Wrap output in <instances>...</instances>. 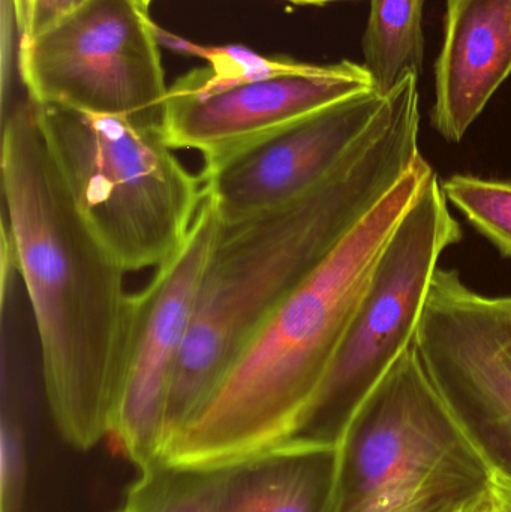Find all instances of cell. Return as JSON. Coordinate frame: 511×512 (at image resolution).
Listing matches in <instances>:
<instances>
[{
    "label": "cell",
    "mask_w": 511,
    "mask_h": 512,
    "mask_svg": "<svg viewBox=\"0 0 511 512\" xmlns=\"http://www.w3.org/2000/svg\"><path fill=\"white\" fill-rule=\"evenodd\" d=\"M89 0H30L29 21L20 38H36L77 12Z\"/></svg>",
    "instance_id": "19"
},
{
    "label": "cell",
    "mask_w": 511,
    "mask_h": 512,
    "mask_svg": "<svg viewBox=\"0 0 511 512\" xmlns=\"http://www.w3.org/2000/svg\"><path fill=\"white\" fill-rule=\"evenodd\" d=\"M335 447L294 439L230 468L218 512H326Z\"/></svg>",
    "instance_id": "13"
},
{
    "label": "cell",
    "mask_w": 511,
    "mask_h": 512,
    "mask_svg": "<svg viewBox=\"0 0 511 512\" xmlns=\"http://www.w3.org/2000/svg\"><path fill=\"white\" fill-rule=\"evenodd\" d=\"M434 168L423 156L255 334L162 462L236 468L299 438L378 261Z\"/></svg>",
    "instance_id": "3"
},
{
    "label": "cell",
    "mask_w": 511,
    "mask_h": 512,
    "mask_svg": "<svg viewBox=\"0 0 511 512\" xmlns=\"http://www.w3.org/2000/svg\"><path fill=\"white\" fill-rule=\"evenodd\" d=\"M0 438V502L2 512H20L26 487V453L21 424L14 412L3 411Z\"/></svg>",
    "instance_id": "18"
},
{
    "label": "cell",
    "mask_w": 511,
    "mask_h": 512,
    "mask_svg": "<svg viewBox=\"0 0 511 512\" xmlns=\"http://www.w3.org/2000/svg\"><path fill=\"white\" fill-rule=\"evenodd\" d=\"M386 98L377 90L351 96L204 165V192L222 224L257 215L320 185L371 131Z\"/></svg>",
    "instance_id": "11"
},
{
    "label": "cell",
    "mask_w": 511,
    "mask_h": 512,
    "mask_svg": "<svg viewBox=\"0 0 511 512\" xmlns=\"http://www.w3.org/2000/svg\"><path fill=\"white\" fill-rule=\"evenodd\" d=\"M461 237L434 171L390 237L297 439L335 447L360 403L413 345L441 255Z\"/></svg>",
    "instance_id": "6"
},
{
    "label": "cell",
    "mask_w": 511,
    "mask_h": 512,
    "mask_svg": "<svg viewBox=\"0 0 511 512\" xmlns=\"http://www.w3.org/2000/svg\"><path fill=\"white\" fill-rule=\"evenodd\" d=\"M36 105L75 209L114 261L128 273L173 258L200 212L204 188L174 155L164 128Z\"/></svg>",
    "instance_id": "4"
},
{
    "label": "cell",
    "mask_w": 511,
    "mask_h": 512,
    "mask_svg": "<svg viewBox=\"0 0 511 512\" xmlns=\"http://www.w3.org/2000/svg\"><path fill=\"white\" fill-rule=\"evenodd\" d=\"M297 5H326V3L341 2V0H288Z\"/></svg>",
    "instance_id": "23"
},
{
    "label": "cell",
    "mask_w": 511,
    "mask_h": 512,
    "mask_svg": "<svg viewBox=\"0 0 511 512\" xmlns=\"http://www.w3.org/2000/svg\"><path fill=\"white\" fill-rule=\"evenodd\" d=\"M414 346L486 465L511 478V297H486L438 268Z\"/></svg>",
    "instance_id": "8"
},
{
    "label": "cell",
    "mask_w": 511,
    "mask_h": 512,
    "mask_svg": "<svg viewBox=\"0 0 511 512\" xmlns=\"http://www.w3.org/2000/svg\"><path fill=\"white\" fill-rule=\"evenodd\" d=\"M375 90L359 63H297L266 77L227 80L212 69L179 78L165 98L164 134L176 149L195 150L204 165L245 147L351 96Z\"/></svg>",
    "instance_id": "10"
},
{
    "label": "cell",
    "mask_w": 511,
    "mask_h": 512,
    "mask_svg": "<svg viewBox=\"0 0 511 512\" xmlns=\"http://www.w3.org/2000/svg\"><path fill=\"white\" fill-rule=\"evenodd\" d=\"M441 186L447 201L501 254L511 258V180L455 174Z\"/></svg>",
    "instance_id": "16"
},
{
    "label": "cell",
    "mask_w": 511,
    "mask_h": 512,
    "mask_svg": "<svg viewBox=\"0 0 511 512\" xmlns=\"http://www.w3.org/2000/svg\"><path fill=\"white\" fill-rule=\"evenodd\" d=\"M425 3L426 0H371L363 38V66L381 96L389 95L410 75L422 74Z\"/></svg>",
    "instance_id": "14"
},
{
    "label": "cell",
    "mask_w": 511,
    "mask_h": 512,
    "mask_svg": "<svg viewBox=\"0 0 511 512\" xmlns=\"http://www.w3.org/2000/svg\"><path fill=\"white\" fill-rule=\"evenodd\" d=\"M141 2H143L144 5H146L147 8H149L150 2H152V0H141Z\"/></svg>",
    "instance_id": "24"
},
{
    "label": "cell",
    "mask_w": 511,
    "mask_h": 512,
    "mask_svg": "<svg viewBox=\"0 0 511 512\" xmlns=\"http://www.w3.org/2000/svg\"><path fill=\"white\" fill-rule=\"evenodd\" d=\"M511 75V0H447L432 125L459 143Z\"/></svg>",
    "instance_id": "12"
},
{
    "label": "cell",
    "mask_w": 511,
    "mask_h": 512,
    "mask_svg": "<svg viewBox=\"0 0 511 512\" xmlns=\"http://www.w3.org/2000/svg\"><path fill=\"white\" fill-rule=\"evenodd\" d=\"M417 81L410 75L387 95L371 131L320 185L249 218L221 222L171 391L167 444L270 316L417 164Z\"/></svg>",
    "instance_id": "2"
},
{
    "label": "cell",
    "mask_w": 511,
    "mask_h": 512,
    "mask_svg": "<svg viewBox=\"0 0 511 512\" xmlns=\"http://www.w3.org/2000/svg\"><path fill=\"white\" fill-rule=\"evenodd\" d=\"M491 475L413 343L339 436L326 512H459Z\"/></svg>",
    "instance_id": "5"
},
{
    "label": "cell",
    "mask_w": 511,
    "mask_h": 512,
    "mask_svg": "<svg viewBox=\"0 0 511 512\" xmlns=\"http://www.w3.org/2000/svg\"><path fill=\"white\" fill-rule=\"evenodd\" d=\"M230 469L194 471L158 462L140 471L116 512H218Z\"/></svg>",
    "instance_id": "15"
},
{
    "label": "cell",
    "mask_w": 511,
    "mask_h": 512,
    "mask_svg": "<svg viewBox=\"0 0 511 512\" xmlns=\"http://www.w3.org/2000/svg\"><path fill=\"white\" fill-rule=\"evenodd\" d=\"M489 489L497 512H511V478L500 472H492Z\"/></svg>",
    "instance_id": "20"
},
{
    "label": "cell",
    "mask_w": 511,
    "mask_h": 512,
    "mask_svg": "<svg viewBox=\"0 0 511 512\" xmlns=\"http://www.w3.org/2000/svg\"><path fill=\"white\" fill-rule=\"evenodd\" d=\"M2 183L48 409L62 438L89 451L113 426L135 294L75 209L29 96L3 119Z\"/></svg>",
    "instance_id": "1"
},
{
    "label": "cell",
    "mask_w": 511,
    "mask_h": 512,
    "mask_svg": "<svg viewBox=\"0 0 511 512\" xmlns=\"http://www.w3.org/2000/svg\"><path fill=\"white\" fill-rule=\"evenodd\" d=\"M156 36H158L159 44L167 45L171 50L203 57L210 63V69L218 77L227 78V80L266 77V75L288 71L299 63L291 59H272V57L260 56L255 51L239 47V45H225V47L198 45L188 39L173 35L159 26H156Z\"/></svg>",
    "instance_id": "17"
},
{
    "label": "cell",
    "mask_w": 511,
    "mask_h": 512,
    "mask_svg": "<svg viewBox=\"0 0 511 512\" xmlns=\"http://www.w3.org/2000/svg\"><path fill=\"white\" fill-rule=\"evenodd\" d=\"M159 45L141 0H89L42 35L20 38L18 71L36 104L164 128Z\"/></svg>",
    "instance_id": "7"
},
{
    "label": "cell",
    "mask_w": 511,
    "mask_h": 512,
    "mask_svg": "<svg viewBox=\"0 0 511 512\" xmlns=\"http://www.w3.org/2000/svg\"><path fill=\"white\" fill-rule=\"evenodd\" d=\"M219 227L215 204L204 192L182 248L135 294L134 324L108 439L138 471L164 456L171 391Z\"/></svg>",
    "instance_id": "9"
},
{
    "label": "cell",
    "mask_w": 511,
    "mask_h": 512,
    "mask_svg": "<svg viewBox=\"0 0 511 512\" xmlns=\"http://www.w3.org/2000/svg\"><path fill=\"white\" fill-rule=\"evenodd\" d=\"M459 512H497L495 508L494 498H492L491 489L486 490L485 493L479 496V498L471 501L470 504L465 505Z\"/></svg>",
    "instance_id": "22"
},
{
    "label": "cell",
    "mask_w": 511,
    "mask_h": 512,
    "mask_svg": "<svg viewBox=\"0 0 511 512\" xmlns=\"http://www.w3.org/2000/svg\"><path fill=\"white\" fill-rule=\"evenodd\" d=\"M12 11H14L15 26L18 35H23L29 21L30 0H11Z\"/></svg>",
    "instance_id": "21"
}]
</instances>
